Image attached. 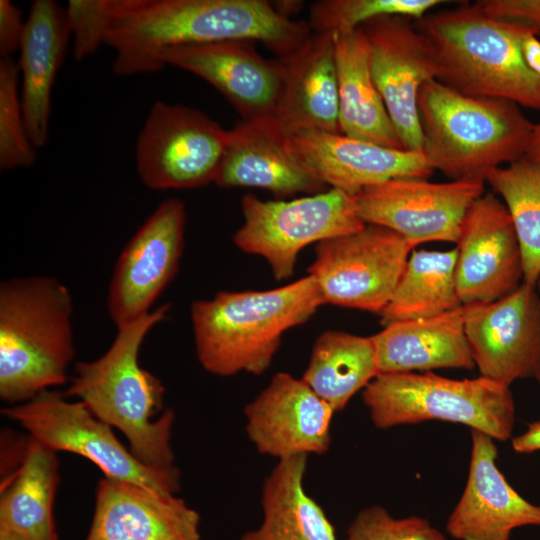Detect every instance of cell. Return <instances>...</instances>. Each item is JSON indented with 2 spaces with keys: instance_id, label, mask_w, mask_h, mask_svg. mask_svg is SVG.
<instances>
[{
  "instance_id": "cell-35",
  "label": "cell",
  "mask_w": 540,
  "mask_h": 540,
  "mask_svg": "<svg viewBox=\"0 0 540 540\" xmlns=\"http://www.w3.org/2000/svg\"><path fill=\"white\" fill-rule=\"evenodd\" d=\"M66 14L75 59L85 58L104 44L108 24V0H70Z\"/></svg>"
},
{
  "instance_id": "cell-42",
  "label": "cell",
  "mask_w": 540,
  "mask_h": 540,
  "mask_svg": "<svg viewBox=\"0 0 540 540\" xmlns=\"http://www.w3.org/2000/svg\"><path fill=\"white\" fill-rule=\"evenodd\" d=\"M536 288H537V291H538V294H539V297H540V278H539V280L537 282ZM535 378L540 383V365H539V368H538V371H537V374H536Z\"/></svg>"
},
{
  "instance_id": "cell-29",
  "label": "cell",
  "mask_w": 540,
  "mask_h": 540,
  "mask_svg": "<svg viewBox=\"0 0 540 540\" xmlns=\"http://www.w3.org/2000/svg\"><path fill=\"white\" fill-rule=\"evenodd\" d=\"M377 375L371 336L331 330L317 338L302 380L336 412Z\"/></svg>"
},
{
  "instance_id": "cell-16",
  "label": "cell",
  "mask_w": 540,
  "mask_h": 540,
  "mask_svg": "<svg viewBox=\"0 0 540 540\" xmlns=\"http://www.w3.org/2000/svg\"><path fill=\"white\" fill-rule=\"evenodd\" d=\"M456 244L455 277L462 305L498 300L523 282L511 216L493 193H484L471 205Z\"/></svg>"
},
{
  "instance_id": "cell-41",
  "label": "cell",
  "mask_w": 540,
  "mask_h": 540,
  "mask_svg": "<svg viewBox=\"0 0 540 540\" xmlns=\"http://www.w3.org/2000/svg\"><path fill=\"white\" fill-rule=\"evenodd\" d=\"M0 540H22V539L8 533H0Z\"/></svg>"
},
{
  "instance_id": "cell-31",
  "label": "cell",
  "mask_w": 540,
  "mask_h": 540,
  "mask_svg": "<svg viewBox=\"0 0 540 540\" xmlns=\"http://www.w3.org/2000/svg\"><path fill=\"white\" fill-rule=\"evenodd\" d=\"M485 182L503 198L520 245L523 283L540 278V161L523 157L493 169Z\"/></svg>"
},
{
  "instance_id": "cell-19",
  "label": "cell",
  "mask_w": 540,
  "mask_h": 540,
  "mask_svg": "<svg viewBox=\"0 0 540 540\" xmlns=\"http://www.w3.org/2000/svg\"><path fill=\"white\" fill-rule=\"evenodd\" d=\"M471 456L464 491L446 531L456 540H510L513 530L540 527V504L524 499L500 472L494 439L471 430Z\"/></svg>"
},
{
  "instance_id": "cell-17",
  "label": "cell",
  "mask_w": 540,
  "mask_h": 540,
  "mask_svg": "<svg viewBox=\"0 0 540 540\" xmlns=\"http://www.w3.org/2000/svg\"><path fill=\"white\" fill-rule=\"evenodd\" d=\"M246 434L263 455L279 460L322 455L330 447L334 410L303 380L286 372L244 408Z\"/></svg>"
},
{
  "instance_id": "cell-32",
  "label": "cell",
  "mask_w": 540,
  "mask_h": 540,
  "mask_svg": "<svg viewBox=\"0 0 540 540\" xmlns=\"http://www.w3.org/2000/svg\"><path fill=\"white\" fill-rule=\"evenodd\" d=\"M441 0H323L310 7L313 32H340L356 29L373 19L401 16L421 20Z\"/></svg>"
},
{
  "instance_id": "cell-27",
  "label": "cell",
  "mask_w": 540,
  "mask_h": 540,
  "mask_svg": "<svg viewBox=\"0 0 540 540\" xmlns=\"http://www.w3.org/2000/svg\"><path fill=\"white\" fill-rule=\"evenodd\" d=\"M59 477L57 452L28 437L12 479L0 497V533L22 540H58L53 506Z\"/></svg>"
},
{
  "instance_id": "cell-6",
  "label": "cell",
  "mask_w": 540,
  "mask_h": 540,
  "mask_svg": "<svg viewBox=\"0 0 540 540\" xmlns=\"http://www.w3.org/2000/svg\"><path fill=\"white\" fill-rule=\"evenodd\" d=\"M419 21L435 52L437 81L464 95L540 111L539 81L522 53L527 30L487 16L477 3Z\"/></svg>"
},
{
  "instance_id": "cell-30",
  "label": "cell",
  "mask_w": 540,
  "mask_h": 540,
  "mask_svg": "<svg viewBox=\"0 0 540 540\" xmlns=\"http://www.w3.org/2000/svg\"><path fill=\"white\" fill-rule=\"evenodd\" d=\"M457 249L413 251L385 308L381 323L424 319L459 308L455 267Z\"/></svg>"
},
{
  "instance_id": "cell-4",
  "label": "cell",
  "mask_w": 540,
  "mask_h": 540,
  "mask_svg": "<svg viewBox=\"0 0 540 540\" xmlns=\"http://www.w3.org/2000/svg\"><path fill=\"white\" fill-rule=\"evenodd\" d=\"M73 299L49 276L14 277L0 284V398L24 403L63 385L74 358Z\"/></svg>"
},
{
  "instance_id": "cell-11",
  "label": "cell",
  "mask_w": 540,
  "mask_h": 540,
  "mask_svg": "<svg viewBox=\"0 0 540 540\" xmlns=\"http://www.w3.org/2000/svg\"><path fill=\"white\" fill-rule=\"evenodd\" d=\"M228 138L229 130L201 111L157 101L137 139L138 175L153 190L214 182Z\"/></svg>"
},
{
  "instance_id": "cell-21",
  "label": "cell",
  "mask_w": 540,
  "mask_h": 540,
  "mask_svg": "<svg viewBox=\"0 0 540 540\" xmlns=\"http://www.w3.org/2000/svg\"><path fill=\"white\" fill-rule=\"evenodd\" d=\"M200 517L183 499L104 477L85 540H201Z\"/></svg>"
},
{
  "instance_id": "cell-9",
  "label": "cell",
  "mask_w": 540,
  "mask_h": 540,
  "mask_svg": "<svg viewBox=\"0 0 540 540\" xmlns=\"http://www.w3.org/2000/svg\"><path fill=\"white\" fill-rule=\"evenodd\" d=\"M241 207L244 222L233 236L235 245L263 257L279 281L292 276L297 256L307 245L365 225L353 195L336 188L288 201H264L247 194Z\"/></svg>"
},
{
  "instance_id": "cell-5",
  "label": "cell",
  "mask_w": 540,
  "mask_h": 540,
  "mask_svg": "<svg viewBox=\"0 0 540 540\" xmlns=\"http://www.w3.org/2000/svg\"><path fill=\"white\" fill-rule=\"evenodd\" d=\"M422 152L452 180H486L525 156L533 123L515 102L464 95L436 79L418 94Z\"/></svg>"
},
{
  "instance_id": "cell-18",
  "label": "cell",
  "mask_w": 540,
  "mask_h": 540,
  "mask_svg": "<svg viewBox=\"0 0 540 540\" xmlns=\"http://www.w3.org/2000/svg\"><path fill=\"white\" fill-rule=\"evenodd\" d=\"M251 41H220L167 48L161 64L187 70L223 94L243 121L272 119L282 85L280 60L261 56Z\"/></svg>"
},
{
  "instance_id": "cell-7",
  "label": "cell",
  "mask_w": 540,
  "mask_h": 540,
  "mask_svg": "<svg viewBox=\"0 0 540 540\" xmlns=\"http://www.w3.org/2000/svg\"><path fill=\"white\" fill-rule=\"evenodd\" d=\"M362 399L379 429L442 420L506 441L515 421L510 387L483 376L458 380L432 372L382 373L363 389Z\"/></svg>"
},
{
  "instance_id": "cell-14",
  "label": "cell",
  "mask_w": 540,
  "mask_h": 540,
  "mask_svg": "<svg viewBox=\"0 0 540 540\" xmlns=\"http://www.w3.org/2000/svg\"><path fill=\"white\" fill-rule=\"evenodd\" d=\"M465 335L481 376L510 387L540 365V297L521 283L488 303L462 306Z\"/></svg>"
},
{
  "instance_id": "cell-28",
  "label": "cell",
  "mask_w": 540,
  "mask_h": 540,
  "mask_svg": "<svg viewBox=\"0 0 540 540\" xmlns=\"http://www.w3.org/2000/svg\"><path fill=\"white\" fill-rule=\"evenodd\" d=\"M307 456L279 460L261 491L263 520L240 540H337L321 506L306 492Z\"/></svg>"
},
{
  "instance_id": "cell-34",
  "label": "cell",
  "mask_w": 540,
  "mask_h": 540,
  "mask_svg": "<svg viewBox=\"0 0 540 540\" xmlns=\"http://www.w3.org/2000/svg\"><path fill=\"white\" fill-rule=\"evenodd\" d=\"M346 540H446L444 534L419 516L396 518L384 507L372 505L357 513Z\"/></svg>"
},
{
  "instance_id": "cell-36",
  "label": "cell",
  "mask_w": 540,
  "mask_h": 540,
  "mask_svg": "<svg viewBox=\"0 0 540 540\" xmlns=\"http://www.w3.org/2000/svg\"><path fill=\"white\" fill-rule=\"evenodd\" d=\"M476 3L487 16L540 36V0H483Z\"/></svg>"
},
{
  "instance_id": "cell-10",
  "label": "cell",
  "mask_w": 540,
  "mask_h": 540,
  "mask_svg": "<svg viewBox=\"0 0 540 540\" xmlns=\"http://www.w3.org/2000/svg\"><path fill=\"white\" fill-rule=\"evenodd\" d=\"M414 248L393 230L365 224L319 242L308 275L314 278L324 304L380 313Z\"/></svg>"
},
{
  "instance_id": "cell-38",
  "label": "cell",
  "mask_w": 540,
  "mask_h": 540,
  "mask_svg": "<svg viewBox=\"0 0 540 540\" xmlns=\"http://www.w3.org/2000/svg\"><path fill=\"white\" fill-rule=\"evenodd\" d=\"M512 448L518 453H532L540 450V421L532 422L523 434L514 437Z\"/></svg>"
},
{
  "instance_id": "cell-20",
  "label": "cell",
  "mask_w": 540,
  "mask_h": 540,
  "mask_svg": "<svg viewBox=\"0 0 540 540\" xmlns=\"http://www.w3.org/2000/svg\"><path fill=\"white\" fill-rule=\"evenodd\" d=\"M288 140L322 182L351 195L394 178L427 179L434 171L423 152L389 148L343 134L304 131Z\"/></svg>"
},
{
  "instance_id": "cell-2",
  "label": "cell",
  "mask_w": 540,
  "mask_h": 540,
  "mask_svg": "<svg viewBox=\"0 0 540 540\" xmlns=\"http://www.w3.org/2000/svg\"><path fill=\"white\" fill-rule=\"evenodd\" d=\"M170 304H162L117 328L108 350L89 362H78L66 397H77L100 420L120 430L130 451L145 465L174 467L170 444L174 412L164 409L162 382L138 361L143 340L163 321Z\"/></svg>"
},
{
  "instance_id": "cell-8",
  "label": "cell",
  "mask_w": 540,
  "mask_h": 540,
  "mask_svg": "<svg viewBox=\"0 0 540 540\" xmlns=\"http://www.w3.org/2000/svg\"><path fill=\"white\" fill-rule=\"evenodd\" d=\"M57 390H44L29 401L1 409L29 437L49 449L83 456L105 477L128 481L164 494L180 490V471L145 465L116 438L112 427L81 401L72 402Z\"/></svg>"
},
{
  "instance_id": "cell-39",
  "label": "cell",
  "mask_w": 540,
  "mask_h": 540,
  "mask_svg": "<svg viewBox=\"0 0 540 540\" xmlns=\"http://www.w3.org/2000/svg\"><path fill=\"white\" fill-rule=\"evenodd\" d=\"M522 53L526 64L537 76L540 85V40L529 31L522 39Z\"/></svg>"
},
{
  "instance_id": "cell-33",
  "label": "cell",
  "mask_w": 540,
  "mask_h": 540,
  "mask_svg": "<svg viewBox=\"0 0 540 540\" xmlns=\"http://www.w3.org/2000/svg\"><path fill=\"white\" fill-rule=\"evenodd\" d=\"M19 66L0 60V166L4 170L32 165L37 157L30 140L19 92Z\"/></svg>"
},
{
  "instance_id": "cell-15",
  "label": "cell",
  "mask_w": 540,
  "mask_h": 540,
  "mask_svg": "<svg viewBox=\"0 0 540 540\" xmlns=\"http://www.w3.org/2000/svg\"><path fill=\"white\" fill-rule=\"evenodd\" d=\"M370 45L375 85L406 150L422 152L418 94L437 77L429 39L409 18L384 16L360 26Z\"/></svg>"
},
{
  "instance_id": "cell-24",
  "label": "cell",
  "mask_w": 540,
  "mask_h": 540,
  "mask_svg": "<svg viewBox=\"0 0 540 540\" xmlns=\"http://www.w3.org/2000/svg\"><path fill=\"white\" fill-rule=\"evenodd\" d=\"M71 38L66 9L52 0L32 3L20 45L21 103L36 148L48 140L51 94Z\"/></svg>"
},
{
  "instance_id": "cell-22",
  "label": "cell",
  "mask_w": 540,
  "mask_h": 540,
  "mask_svg": "<svg viewBox=\"0 0 540 540\" xmlns=\"http://www.w3.org/2000/svg\"><path fill=\"white\" fill-rule=\"evenodd\" d=\"M214 183L222 188H259L279 196L313 195L327 187L271 119L243 121L229 130Z\"/></svg>"
},
{
  "instance_id": "cell-3",
  "label": "cell",
  "mask_w": 540,
  "mask_h": 540,
  "mask_svg": "<svg viewBox=\"0 0 540 540\" xmlns=\"http://www.w3.org/2000/svg\"><path fill=\"white\" fill-rule=\"evenodd\" d=\"M310 275L262 291H220L190 308L198 360L218 376L262 374L283 334L305 323L323 305Z\"/></svg>"
},
{
  "instance_id": "cell-40",
  "label": "cell",
  "mask_w": 540,
  "mask_h": 540,
  "mask_svg": "<svg viewBox=\"0 0 540 540\" xmlns=\"http://www.w3.org/2000/svg\"><path fill=\"white\" fill-rule=\"evenodd\" d=\"M524 157L533 161H540V123L533 125L532 134Z\"/></svg>"
},
{
  "instance_id": "cell-13",
  "label": "cell",
  "mask_w": 540,
  "mask_h": 540,
  "mask_svg": "<svg viewBox=\"0 0 540 540\" xmlns=\"http://www.w3.org/2000/svg\"><path fill=\"white\" fill-rule=\"evenodd\" d=\"M186 209L177 198L163 201L121 252L110 280L107 311L121 327L151 311L179 268Z\"/></svg>"
},
{
  "instance_id": "cell-25",
  "label": "cell",
  "mask_w": 540,
  "mask_h": 540,
  "mask_svg": "<svg viewBox=\"0 0 540 540\" xmlns=\"http://www.w3.org/2000/svg\"><path fill=\"white\" fill-rule=\"evenodd\" d=\"M371 337L379 374L475 367L462 306L429 318L389 324Z\"/></svg>"
},
{
  "instance_id": "cell-26",
  "label": "cell",
  "mask_w": 540,
  "mask_h": 540,
  "mask_svg": "<svg viewBox=\"0 0 540 540\" xmlns=\"http://www.w3.org/2000/svg\"><path fill=\"white\" fill-rule=\"evenodd\" d=\"M334 42L341 134L405 149L375 85L363 29L334 32Z\"/></svg>"
},
{
  "instance_id": "cell-1",
  "label": "cell",
  "mask_w": 540,
  "mask_h": 540,
  "mask_svg": "<svg viewBox=\"0 0 540 540\" xmlns=\"http://www.w3.org/2000/svg\"><path fill=\"white\" fill-rule=\"evenodd\" d=\"M312 33L265 0H108L104 44L118 76L157 72L163 50L220 41H259L280 56Z\"/></svg>"
},
{
  "instance_id": "cell-23",
  "label": "cell",
  "mask_w": 540,
  "mask_h": 540,
  "mask_svg": "<svg viewBox=\"0 0 540 540\" xmlns=\"http://www.w3.org/2000/svg\"><path fill=\"white\" fill-rule=\"evenodd\" d=\"M280 61L283 77L274 125L287 137L304 131L341 134L334 33L312 32Z\"/></svg>"
},
{
  "instance_id": "cell-37",
  "label": "cell",
  "mask_w": 540,
  "mask_h": 540,
  "mask_svg": "<svg viewBox=\"0 0 540 540\" xmlns=\"http://www.w3.org/2000/svg\"><path fill=\"white\" fill-rule=\"evenodd\" d=\"M25 22L20 10L9 0H0V55L10 58L20 49Z\"/></svg>"
},
{
  "instance_id": "cell-12",
  "label": "cell",
  "mask_w": 540,
  "mask_h": 540,
  "mask_svg": "<svg viewBox=\"0 0 540 540\" xmlns=\"http://www.w3.org/2000/svg\"><path fill=\"white\" fill-rule=\"evenodd\" d=\"M483 180L394 178L353 195L365 224L388 228L415 247L428 241L457 243L471 205L484 194Z\"/></svg>"
}]
</instances>
